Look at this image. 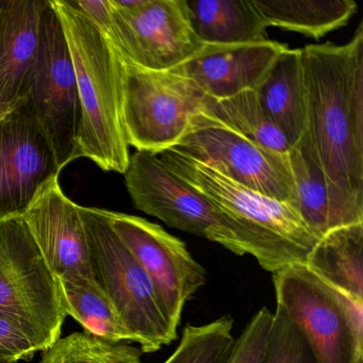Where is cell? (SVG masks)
<instances>
[{
    "instance_id": "obj_1",
    "label": "cell",
    "mask_w": 363,
    "mask_h": 363,
    "mask_svg": "<svg viewBox=\"0 0 363 363\" xmlns=\"http://www.w3.org/2000/svg\"><path fill=\"white\" fill-rule=\"evenodd\" d=\"M301 55L306 135L326 179L329 230L363 222L362 23L344 45H307Z\"/></svg>"
},
{
    "instance_id": "obj_2",
    "label": "cell",
    "mask_w": 363,
    "mask_h": 363,
    "mask_svg": "<svg viewBox=\"0 0 363 363\" xmlns=\"http://www.w3.org/2000/svg\"><path fill=\"white\" fill-rule=\"evenodd\" d=\"M50 4L62 26L77 82L75 159L88 158L103 171L125 174L130 154L122 120V55L73 1Z\"/></svg>"
},
{
    "instance_id": "obj_3",
    "label": "cell",
    "mask_w": 363,
    "mask_h": 363,
    "mask_svg": "<svg viewBox=\"0 0 363 363\" xmlns=\"http://www.w3.org/2000/svg\"><path fill=\"white\" fill-rule=\"evenodd\" d=\"M159 158L227 216L246 255H252L263 269L274 274L291 265H306L320 239L294 207L254 192L174 150L160 152Z\"/></svg>"
},
{
    "instance_id": "obj_4",
    "label": "cell",
    "mask_w": 363,
    "mask_h": 363,
    "mask_svg": "<svg viewBox=\"0 0 363 363\" xmlns=\"http://www.w3.org/2000/svg\"><path fill=\"white\" fill-rule=\"evenodd\" d=\"M91 250L93 274L121 322L143 354L158 352L178 337L172 331L139 261L110 225L108 210L78 206Z\"/></svg>"
},
{
    "instance_id": "obj_5",
    "label": "cell",
    "mask_w": 363,
    "mask_h": 363,
    "mask_svg": "<svg viewBox=\"0 0 363 363\" xmlns=\"http://www.w3.org/2000/svg\"><path fill=\"white\" fill-rule=\"evenodd\" d=\"M276 305L298 327L316 363H363V305L295 264L273 274Z\"/></svg>"
},
{
    "instance_id": "obj_6",
    "label": "cell",
    "mask_w": 363,
    "mask_h": 363,
    "mask_svg": "<svg viewBox=\"0 0 363 363\" xmlns=\"http://www.w3.org/2000/svg\"><path fill=\"white\" fill-rule=\"evenodd\" d=\"M123 59L122 120L129 146L159 155L172 150L209 97L188 78L172 71H152Z\"/></svg>"
},
{
    "instance_id": "obj_7",
    "label": "cell",
    "mask_w": 363,
    "mask_h": 363,
    "mask_svg": "<svg viewBox=\"0 0 363 363\" xmlns=\"http://www.w3.org/2000/svg\"><path fill=\"white\" fill-rule=\"evenodd\" d=\"M0 312L24 323L50 346L61 337L67 318L58 279L23 218L0 220Z\"/></svg>"
},
{
    "instance_id": "obj_8",
    "label": "cell",
    "mask_w": 363,
    "mask_h": 363,
    "mask_svg": "<svg viewBox=\"0 0 363 363\" xmlns=\"http://www.w3.org/2000/svg\"><path fill=\"white\" fill-rule=\"evenodd\" d=\"M233 182L298 211V199L288 154L262 147L203 112L172 148Z\"/></svg>"
},
{
    "instance_id": "obj_9",
    "label": "cell",
    "mask_w": 363,
    "mask_h": 363,
    "mask_svg": "<svg viewBox=\"0 0 363 363\" xmlns=\"http://www.w3.org/2000/svg\"><path fill=\"white\" fill-rule=\"evenodd\" d=\"M125 184L135 209L172 228L220 244L238 256L246 255L230 220L207 197L169 171L158 155H130Z\"/></svg>"
},
{
    "instance_id": "obj_10",
    "label": "cell",
    "mask_w": 363,
    "mask_h": 363,
    "mask_svg": "<svg viewBox=\"0 0 363 363\" xmlns=\"http://www.w3.org/2000/svg\"><path fill=\"white\" fill-rule=\"evenodd\" d=\"M26 96L62 169L75 160L80 104L69 46L50 0L42 14L39 48Z\"/></svg>"
},
{
    "instance_id": "obj_11",
    "label": "cell",
    "mask_w": 363,
    "mask_h": 363,
    "mask_svg": "<svg viewBox=\"0 0 363 363\" xmlns=\"http://www.w3.org/2000/svg\"><path fill=\"white\" fill-rule=\"evenodd\" d=\"M108 38L123 57L152 71H172L201 52L184 0H109Z\"/></svg>"
},
{
    "instance_id": "obj_12",
    "label": "cell",
    "mask_w": 363,
    "mask_h": 363,
    "mask_svg": "<svg viewBox=\"0 0 363 363\" xmlns=\"http://www.w3.org/2000/svg\"><path fill=\"white\" fill-rule=\"evenodd\" d=\"M108 218L147 274L161 310L172 331L177 333L184 305L207 282L203 265L193 258L184 242L159 225L113 211H108Z\"/></svg>"
},
{
    "instance_id": "obj_13",
    "label": "cell",
    "mask_w": 363,
    "mask_h": 363,
    "mask_svg": "<svg viewBox=\"0 0 363 363\" xmlns=\"http://www.w3.org/2000/svg\"><path fill=\"white\" fill-rule=\"evenodd\" d=\"M61 171L25 96L0 116V220L22 218Z\"/></svg>"
},
{
    "instance_id": "obj_14",
    "label": "cell",
    "mask_w": 363,
    "mask_h": 363,
    "mask_svg": "<svg viewBox=\"0 0 363 363\" xmlns=\"http://www.w3.org/2000/svg\"><path fill=\"white\" fill-rule=\"evenodd\" d=\"M78 206L63 192L59 178H55L22 218L59 281L96 282Z\"/></svg>"
},
{
    "instance_id": "obj_15",
    "label": "cell",
    "mask_w": 363,
    "mask_h": 363,
    "mask_svg": "<svg viewBox=\"0 0 363 363\" xmlns=\"http://www.w3.org/2000/svg\"><path fill=\"white\" fill-rule=\"evenodd\" d=\"M286 48L271 40L203 45L199 54L172 72L194 82L209 99H228L243 91L256 90Z\"/></svg>"
},
{
    "instance_id": "obj_16",
    "label": "cell",
    "mask_w": 363,
    "mask_h": 363,
    "mask_svg": "<svg viewBox=\"0 0 363 363\" xmlns=\"http://www.w3.org/2000/svg\"><path fill=\"white\" fill-rule=\"evenodd\" d=\"M48 0L0 3V116L26 96Z\"/></svg>"
},
{
    "instance_id": "obj_17",
    "label": "cell",
    "mask_w": 363,
    "mask_h": 363,
    "mask_svg": "<svg viewBox=\"0 0 363 363\" xmlns=\"http://www.w3.org/2000/svg\"><path fill=\"white\" fill-rule=\"evenodd\" d=\"M265 113L286 137L291 147L307 130V94L301 50L280 52L256 89Z\"/></svg>"
},
{
    "instance_id": "obj_18",
    "label": "cell",
    "mask_w": 363,
    "mask_h": 363,
    "mask_svg": "<svg viewBox=\"0 0 363 363\" xmlns=\"http://www.w3.org/2000/svg\"><path fill=\"white\" fill-rule=\"evenodd\" d=\"M191 28L203 45L267 41V25L252 0H184Z\"/></svg>"
},
{
    "instance_id": "obj_19",
    "label": "cell",
    "mask_w": 363,
    "mask_h": 363,
    "mask_svg": "<svg viewBox=\"0 0 363 363\" xmlns=\"http://www.w3.org/2000/svg\"><path fill=\"white\" fill-rule=\"evenodd\" d=\"M306 267L323 281L363 305V222L327 231Z\"/></svg>"
},
{
    "instance_id": "obj_20",
    "label": "cell",
    "mask_w": 363,
    "mask_h": 363,
    "mask_svg": "<svg viewBox=\"0 0 363 363\" xmlns=\"http://www.w3.org/2000/svg\"><path fill=\"white\" fill-rule=\"evenodd\" d=\"M267 27L318 40L345 26L356 12L354 0H252Z\"/></svg>"
},
{
    "instance_id": "obj_21",
    "label": "cell",
    "mask_w": 363,
    "mask_h": 363,
    "mask_svg": "<svg viewBox=\"0 0 363 363\" xmlns=\"http://www.w3.org/2000/svg\"><path fill=\"white\" fill-rule=\"evenodd\" d=\"M59 290L65 314L79 323L84 333L112 343L135 342L97 282L59 281Z\"/></svg>"
},
{
    "instance_id": "obj_22",
    "label": "cell",
    "mask_w": 363,
    "mask_h": 363,
    "mask_svg": "<svg viewBox=\"0 0 363 363\" xmlns=\"http://www.w3.org/2000/svg\"><path fill=\"white\" fill-rule=\"evenodd\" d=\"M205 112L262 147L280 154L291 150L284 133L263 110L256 90L243 91L228 99H209Z\"/></svg>"
},
{
    "instance_id": "obj_23",
    "label": "cell",
    "mask_w": 363,
    "mask_h": 363,
    "mask_svg": "<svg viewBox=\"0 0 363 363\" xmlns=\"http://www.w3.org/2000/svg\"><path fill=\"white\" fill-rule=\"evenodd\" d=\"M303 222L320 239L329 230L328 190L322 167L308 135L288 152Z\"/></svg>"
},
{
    "instance_id": "obj_24",
    "label": "cell",
    "mask_w": 363,
    "mask_h": 363,
    "mask_svg": "<svg viewBox=\"0 0 363 363\" xmlns=\"http://www.w3.org/2000/svg\"><path fill=\"white\" fill-rule=\"evenodd\" d=\"M233 329L230 315L205 325L188 324L175 352L163 363H229L235 343Z\"/></svg>"
},
{
    "instance_id": "obj_25",
    "label": "cell",
    "mask_w": 363,
    "mask_h": 363,
    "mask_svg": "<svg viewBox=\"0 0 363 363\" xmlns=\"http://www.w3.org/2000/svg\"><path fill=\"white\" fill-rule=\"evenodd\" d=\"M142 354L125 342L112 343L82 331L59 337L44 350L41 363H142Z\"/></svg>"
},
{
    "instance_id": "obj_26",
    "label": "cell",
    "mask_w": 363,
    "mask_h": 363,
    "mask_svg": "<svg viewBox=\"0 0 363 363\" xmlns=\"http://www.w3.org/2000/svg\"><path fill=\"white\" fill-rule=\"evenodd\" d=\"M261 363H316L298 327L277 305Z\"/></svg>"
},
{
    "instance_id": "obj_27",
    "label": "cell",
    "mask_w": 363,
    "mask_h": 363,
    "mask_svg": "<svg viewBox=\"0 0 363 363\" xmlns=\"http://www.w3.org/2000/svg\"><path fill=\"white\" fill-rule=\"evenodd\" d=\"M48 347L50 345L24 323L0 312V363L30 360L37 352Z\"/></svg>"
},
{
    "instance_id": "obj_28",
    "label": "cell",
    "mask_w": 363,
    "mask_h": 363,
    "mask_svg": "<svg viewBox=\"0 0 363 363\" xmlns=\"http://www.w3.org/2000/svg\"><path fill=\"white\" fill-rule=\"evenodd\" d=\"M273 312L262 307L250 318L239 337L229 363H261L271 331Z\"/></svg>"
},
{
    "instance_id": "obj_29",
    "label": "cell",
    "mask_w": 363,
    "mask_h": 363,
    "mask_svg": "<svg viewBox=\"0 0 363 363\" xmlns=\"http://www.w3.org/2000/svg\"><path fill=\"white\" fill-rule=\"evenodd\" d=\"M75 7L84 13L99 30L109 35L111 27V7L109 0H75Z\"/></svg>"
},
{
    "instance_id": "obj_30",
    "label": "cell",
    "mask_w": 363,
    "mask_h": 363,
    "mask_svg": "<svg viewBox=\"0 0 363 363\" xmlns=\"http://www.w3.org/2000/svg\"><path fill=\"white\" fill-rule=\"evenodd\" d=\"M0 3H1V0H0Z\"/></svg>"
}]
</instances>
